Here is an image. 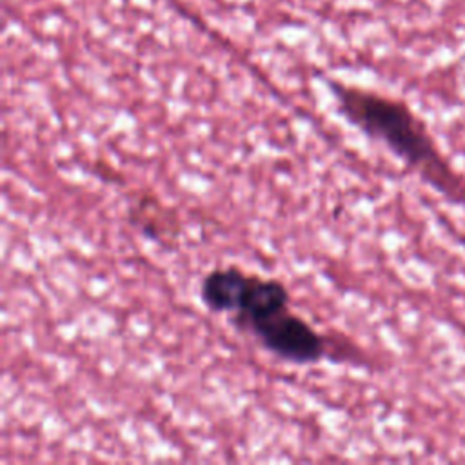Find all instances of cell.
Returning <instances> with one entry per match:
<instances>
[{
    "mask_svg": "<svg viewBox=\"0 0 465 465\" xmlns=\"http://www.w3.org/2000/svg\"><path fill=\"white\" fill-rule=\"evenodd\" d=\"M327 84L340 114L351 125L383 143L434 191L450 202L465 203V178L407 102L336 80Z\"/></svg>",
    "mask_w": 465,
    "mask_h": 465,
    "instance_id": "6da1fadb",
    "label": "cell"
},
{
    "mask_svg": "<svg viewBox=\"0 0 465 465\" xmlns=\"http://www.w3.org/2000/svg\"><path fill=\"white\" fill-rule=\"evenodd\" d=\"M236 329L249 332L276 358L298 365L316 363L327 351L323 336L289 305L249 318Z\"/></svg>",
    "mask_w": 465,
    "mask_h": 465,
    "instance_id": "7a4b0ae2",
    "label": "cell"
},
{
    "mask_svg": "<svg viewBox=\"0 0 465 465\" xmlns=\"http://www.w3.org/2000/svg\"><path fill=\"white\" fill-rule=\"evenodd\" d=\"M247 271L238 265L211 269L200 283V298L203 305L216 314H231L238 303Z\"/></svg>",
    "mask_w": 465,
    "mask_h": 465,
    "instance_id": "3957f363",
    "label": "cell"
},
{
    "mask_svg": "<svg viewBox=\"0 0 465 465\" xmlns=\"http://www.w3.org/2000/svg\"><path fill=\"white\" fill-rule=\"evenodd\" d=\"M131 220L151 240H160L162 234L176 231V218L153 194H143L131 211Z\"/></svg>",
    "mask_w": 465,
    "mask_h": 465,
    "instance_id": "277c9868",
    "label": "cell"
}]
</instances>
